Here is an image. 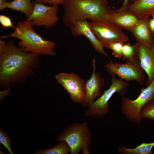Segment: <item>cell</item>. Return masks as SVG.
<instances>
[{
    "mask_svg": "<svg viewBox=\"0 0 154 154\" xmlns=\"http://www.w3.org/2000/svg\"><path fill=\"white\" fill-rule=\"evenodd\" d=\"M140 116L142 119L146 118L154 121V98L147 102L141 109Z\"/></svg>",
    "mask_w": 154,
    "mask_h": 154,
    "instance_id": "20",
    "label": "cell"
},
{
    "mask_svg": "<svg viewBox=\"0 0 154 154\" xmlns=\"http://www.w3.org/2000/svg\"><path fill=\"white\" fill-rule=\"evenodd\" d=\"M96 62L94 58L92 62L93 71L85 85V98L82 105L87 107L102 94L101 89L103 87L105 80L98 72H96Z\"/></svg>",
    "mask_w": 154,
    "mask_h": 154,
    "instance_id": "11",
    "label": "cell"
},
{
    "mask_svg": "<svg viewBox=\"0 0 154 154\" xmlns=\"http://www.w3.org/2000/svg\"><path fill=\"white\" fill-rule=\"evenodd\" d=\"M127 10L140 19L149 18L154 12V0H136L129 5Z\"/></svg>",
    "mask_w": 154,
    "mask_h": 154,
    "instance_id": "16",
    "label": "cell"
},
{
    "mask_svg": "<svg viewBox=\"0 0 154 154\" xmlns=\"http://www.w3.org/2000/svg\"><path fill=\"white\" fill-rule=\"evenodd\" d=\"M124 44L121 42L112 43L109 44L107 48L112 50V55L115 57L121 59L123 57L122 49Z\"/></svg>",
    "mask_w": 154,
    "mask_h": 154,
    "instance_id": "22",
    "label": "cell"
},
{
    "mask_svg": "<svg viewBox=\"0 0 154 154\" xmlns=\"http://www.w3.org/2000/svg\"><path fill=\"white\" fill-rule=\"evenodd\" d=\"M129 87V84L121 79H117L115 76H112L111 84L103 94L87 107L84 115L86 117L92 118L105 116L109 112L108 102L113 95L117 93L124 96Z\"/></svg>",
    "mask_w": 154,
    "mask_h": 154,
    "instance_id": "5",
    "label": "cell"
},
{
    "mask_svg": "<svg viewBox=\"0 0 154 154\" xmlns=\"http://www.w3.org/2000/svg\"><path fill=\"white\" fill-rule=\"evenodd\" d=\"M135 44L136 55L142 68L148 76L145 81L146 84L147 86L154 79V52L153 49L147 48L137 42Z\"/></svg>",
    "mask_w": 154,
    "mask_h": 154,
    "instance_id": "14",
    "label": "cell"
},
{
    "mask_svg": "<svg viewBox=\"0 0 154 154\" xmlns=\"http://www.w3.org/2000/svg\"><path fill=\"white\" fill-rule=\"evenodd\" d=\"M107 0H104L106 2H107ZM129 0H124L122 6L121 8L117 10L119 11L127 10L129 5L128 3Z\"/></svg>",
    "mask_w": 154,
    "mask_h": 154,
    "instance_id": "26",
    "label": "cell"
},
{
    "mask_svg": "<svg viewBox=\"0 0 154 154\" xmlns=\"http://www.w3.org/2000/svg\"><path fill=\"white\" fill-rule=\"evenodd\" d=\"M30 21L17 22L14 31L10 34L2 35V39L14 37L20 40L19 46L25 51L40 55L54 56L56 44L39 35L34 30Z\"/></svg>",
    "mask_w": 154,
    "mask_h": 154,
    "instance_id": "3",
    "label": "cell"
},
{
    "mask_svg": "<svg viewBox=\"0 0 154 154\" xmlns=\"http://www.w3.org/2000/svg\"><path fill=\"white\" fill-rule=\"evenodd\" d=\"M123 60L132 59L136 56V48L135 44L131 45L129 43L124 44L123 47Z\"/></svg>",
    "mask_w": 154,
    "mask_h": 154,
    "instance_id": "21",
    "label": "cell"
},
{
    "mask_svg": "<svg viewBox=\"0 0 154 154\" xmlns=\"http://www.w3.org/2000/svg\"><path fill=\"white\" fill-rule=\"evenodd\" d=\"M149 25L150 31L154 37V19L149 18Z\"/></svg>",
    "mask_w": 154,
    "mask_h": 154,
    "instance_id": "27",
    "label": "cell"
},
{
    "mask_svg": "<svg viewBox=\"0 0 154 154\" xmlns=\"http://www.w3.org/2000/svg\"><path fill=\"white\" fill-rule=\"evenodd\" d=\"M66 0H35L36 1L40 2L44 4H47L52 5H63Z\"/></svg>",
    "mask_w": 154,
    "mask_h": 154,
    "instance_id": "25",
    "label": "cell"
},
{
    "mask_svg": "<svg viewBox=\"0 0 154 154\" xmlns=\"http://www.w3.org/2000/svg\"><path fill=\"white\" fill-rule=\"evenodd\" d=\"M58 141H65L70 147V154H89L92 143V135L87 122L74 123L64 129L56 139Z\"/></svg>",
    "mask_w": 154,
    "mask_h": 154,
    "instance_id": "4",
    "label": "cell"
},
{
    "mask_svg": "<svg viewBox=\"0 0 154 154\" xmlns=\"http://www.w3.org/2000/svg\"><path fill=\"white\" fill-rule=\"evenodd\" d=\"M12 141L7 133L0 129V143L8 150L9 153L13 154L10 144Z\"/></svg>",
    "mask_w": 154,
    "mask_h": 154,
    "instance_id": "23",
    "label": "cell"
},
{
    "mask_svg": "<svg viewBox=\"0 0 154 154\" xmlns=\"http://www.w3.org/2000/svg\"><path fill=\"white\" fill-rule=\"evenodd\" d=\"M58 83L69 94L71 100L82 103L85 98V83L84 80L73 72H62L56 75Z\"/></svg>",
    "mask_w": 154,
    "mask_h": 154,
    "instance_id": "10",
    "label": "cell"
},
{
    "mask_svg": "<svg viewBox=\"0 0 154 154\" xmlns=\"http://www.w3.org/2000/svg\"><path fill=\"white\" fill-rule=\"evenodd\" d=\"M154 147V142L143 143L134 148H127L121 145L118 146L117 151L122 154H151L153 153L152 149Z\"/></svg>",
    "mask_w": 154,
    "mask_h": 154,
    "instance_id": "17",
    "label": "cell"
},
{
    "mask_svg": "<svg viewBox=\"0 0 154 154\" xmlns=\"http://www.w3.org/2000/svg\"><path fill=\"white\" fill-rule=\"evenodd\" d=\"M136 0H132V2H133L134 1H135Z\"/></svg>",
    "mask_w": 154,
    "mask_h": 154,
    "instance_id": "31",
    "label": "cell"
},
{
    "mask_svg": "<svg viewBox=\"0 0 154 154\" xmlns=\"http://www.w3.org/2000/svg\"><path fill=\"white\" fill-rule=\"evenodd\" d=\"M149 18L140 19L137 24L130 31L136 38L137 42L144 46L153 49L154 37L150 29Z\"/></svg>",
    "mask_w": 154,
    "mask_h": 154,
    "instance_id": "15",
    "label": "cell"
},
{
    "mask_svg": "<svg viewBox=\"0 0 154 154\" xmlns=\"http://www.w3.org/2000/svg\"><path fill=\"white\" fill-rule=\"evenodd\" d=\"M152 15L153 17V19H154V12L153 13Z\"/></svg>",
    "mask_w": 154,
    "mask_h": 154,
    "instance_id": "29",
    "label": "cell"
},
{
    "mask_svg": "<svg viewBox=\"0 0 154 154\" xmlns=\"http://www.w3.org/2000/svg\"><path fill=\"white\" fill-rule=\"evenodd\" d=\"M70 28L73 36H84L89 40L96 52L109 58L108 54L104 50L101 43L92 30L87 20L77 21Z\"/></svg>",
    "mask_w": 154,
    "mask_h": 154,
    "instance_id": "13",
    "label": "cell"
},
{
    "mask_svg": "<svg viewBox=\"0 0 154 154\" xmlns=\"http://www.w3.org/2000/svg\"><path fill=\"white\" fill-rule=\"evenodd\" d=\"M70 148L65 141H61L57 145L46 150H39L36 151V154H68L70 153Z\"/></svg>",
    "mask_w": 154,
    "mask_h": 154,
    "instance_id": "19",
    "label": "cell"
},
{
    "mask_svg": "<svg viewBox=\"0 0 154 154\" xmlns=\"http://www.w3.org/2000/svg\"><path fill=\"white\" fill-rule=\"evenodd\" d=\"M7 0H0V11L7 8Z\"/></svg>",
    "mask_w": 154,
    "mask_h": 154,
    "instance_id": "28",
    "label": "cell"
},
{
    "mask_svg": "<svg viewBox=\"0 0 154 154\" xmlns=\"http://www.w3.org/2000/svg\"><path fill=\"white\" fill-rule=\"evenodd\" d=\"M40 55L25 51L12 40H0V85L9 88L24 82L38 68Z\"/></svg>",
    "mask_w": 154,
    "mask_h": 154,
    "instance_id": "1",
    "label": "cell"
},
{
    "mask_svg": "<svg viewBox=\"0 0 154 154\" xmlns=\"http://www.w3.org/2000/svg\"><path fill=\"white\" fill-rule=\"evenodd\" d=\"M89 24L92 30L103 48H108L109 44L116 42L127 41L128 37L122 29L107 21H91Z\"/></svg>",
    "mask_w": 154,
    "mask_h": 154,
    "instance_id": "8",
    "label": "cell"
},
{
    "mask_svg": "<svg viewBox=\"0 0 154 154\" xmlns=\"http://www.w3.org/2000/svg\"><path fill=\"white\" fill-rule=\"evenodd\" d=\"M7 8L21 12L27 18L32 13L34 6L31 0H14L7 3Z\"/></svg>",
    "mask_w": 154,
    "mask_h": 154,
    "instance_id": "18",
    "label": "cell"
},
{
    "mask_svg": "<svg viewBox=\"0 0 154 154\" xmlns=\"http://www.w3.org/2000/svg\"><path fill=\"white\" fill-rule=\"evenodd\" d=\"M0 23L2 27L5 28L12 27L15 28V27L11 18L4 15H0Z\"/></svg>",
    "mask_w": 154,
    "mask_h": 154,
    "instance_id": "24",
    "label": "cell"
},
{
    "mask_svg": "<svg viewBox=\"0 0 154 154\" xmlns=\"http://www.w3.org/2000/svg\"><path fill=\"white\" fill-rule=\"evenodd\" d=\"M153 98H154V97H153Z\"/></svg>",
    "mask_w": 154,
    "mask_h": 154,
    "instance_id": "32",
    "label": "cell"
},
{
    "mask_svg": "<svg viewBox=\"0 0 154 154\" xmlns=\"http://www.w3.org/2000/svg\"><path fill=\"white\" fill-rule=\"evenodd\" d=\"M106 70L112 76L116 75L126 82L135 81L141 85L144 83L145 74L136 55L133 59L121 64L110 61L105 65Z\"/></svg>",
    "mask_w": 154,
    "mask_h": 154,
    "instance_id": "6",
    "label": "cell"
},
{
    "mask_svg": "<svg viewBox=\"0 0 154 154\" xmlns=\"http://www.w3.org/2000/svg\"><path fill=\"white\" fill-rule=\"evenodd\" d=\"M32 3L34 6L33 11L26 20L30 21L33 26L51 27L58 22V5L48 6L35 0Z\"/></svg>",
    "mask_w": 154,
    "mask_h": 154,
    "instance_id": "9",
    "label": "cell"
},
{
    "mask_svg": "<svg viewBox=\"0 0 154 154\" xmlns=\"http://www.w3.org/2000/svg\"><path fill=\"white\" fill-rule=\"evenodd\" d=\"M62 5V22L69 27L79 20L106 21V15L110 9L104 0H66Z\"/></svg>",
    "mask_w": 154,
    "mask_h": 154,
    "instance_id": "2",
    "label": "cell"
},
{
    "mask_svg": "<svg viewBox=\"0 0 154 154\" xmlns=\"http://www.w3.org/2000/svg\"><path fill=\"white\" fill-rule=\"evenodd\" d=\"M106 21L114 24L120 28L129 31L138 22L140 18L135 14L127 10L119 11L110 9L105 15Z\"/></svg>",
    "mask_w": 154,
    "mask_h": 154,
    "instance_id": "12",
    "label": "cell"
},
{
    "mask_svg": "<svg viewBox=\"0 0 154 154\" xmlns=\"http://www.w3.org/2000/svg\"><path fill=\"white\" fill-rule=\"evenodd\" d=\"M153 50L154 52V45L153 46Z\"/></svg>",
    "mask_w": 154,
    "mask_h": 154,
    "instance_id": "30",
    "label": "cell"
},
{
    "mask_svg": "<svg viewBox=\"0 0 154 154\" xmlns=\"http://www.w3.org/2000/svg\"><path fill=\"white\" fill-rule=\"evenodd\" d=\"M154 96V79L146 88H142L140 93L135 99L123 96L121 98V110L122 113L129 121L134 123H141V110L148 101Z\"/></svg>",
    "mask_w": 154,
    "mask_h": 154,
    "instance_id": "7",
    "label": "cell"
}]
</instances>
